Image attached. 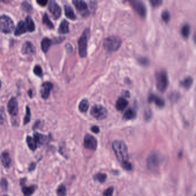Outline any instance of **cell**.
I'll list each match as a JSON object with an SVG mask.
<instances>
[{
	"mask_svg": "<svg viewBox=\"0 0 196 196\" xmlns=\"http://www.w3.org/2000/svg\"><path fill=\"white\" fill-rule=\"evenodd\" d=\"M112 147L116 158L120 164L129 161V153L126 145L120 141H115L112 144Z\"/></svg>",
	"mask_w": 196,
	"mask_h": 196,
	"instance_id": "1",
	"label": "cell"
},
{
	"mask_svg": "<svg viewBox=\"0 0 196 196\" xmlns=\"http://www.w3.org/2000/svg\"><path fill=\"white\" fill-rule=\"evenodd\" d=\"M35 30V25L30 16H27L25 21H21L18 22L14 34L16 36H20L26 32H32Z\"/></svg>",
	"mask_w": 196,
	"mask_h": 196,
	"instance_id": "2",
	"label": "cell"
},
{
	"mask_svg": "<svg viewBox=\"0 0 196 196\" xmlns=\"http://www.w3.org/2000/svg\"><path fill=\"white\" fill-rule=\"evenodd\" d=\"M162 157L160 154L157 153H152L147 157L146 164L148 169L150 170L152 172H156L162 162Z\"/></svg>",
	"mask_w": 196,
	"mask_h": 196,
	"instance_id": "3",
	"label": "cell"
},
{
	"mask_svg": "<svg viewBox=\"0 0 196 196\" xmlns=\"http://www.w3.org/2000/svg\"><path fill=\"white\" fill-rule=\"evenodd\" d=\"M122 40L118 36H110L107 37L103 43L104 48L108 52H114L120 48Z\"/></svg>",
	"mask_w": 196,
	"mask_h": 196,
	"instance_id": "4",
	"label": "cell"
},
{
	"mask_svg": "<svg viewBox=\"0 0 196 196\" xmlns=\"http://www.w3.org/2000/svg\"><path fill=\"white\" fill-rule=\"evenodd\" d=\"M89 37V29H85L78 41L79 53L81 58H85L87 54V45Z\"/></svg>",
	"mask_w": 196,
	"mask_h": 196,
	"instance_id": "5",
	"label": "cell"
},
{
	"mask_svg": "<svg viewBox=\"0 0 196 196\" xmlns=\"http://www.w3.org/2000/svg\"><path fill=\"white\" fill-rule=\"evenodd\" d=\"M156 85L158 89L160 92H164L169 85L168 76L165 71H160L156 75Z\"/></svg>",
	"mask_w": 196,
	"mask_h": 196,
	"instance_id": "6",
	"label": "cell"
},
{
	"mask_svg": "<svg viewBox=\"0 0 196 196\" xmlns=\"http://www.w3.org/2000/svg\"><path fill=\"white\" fill-rule=\"evenodd\" d=\"M14 23L13 20L6 15L0 17V31L5 33H10L13 31Z\"/></svg>",
	"mask_w": 196,
	"mask_h": 196,
	"instance_id": "7",
	"label": "cell"
},
{
	"mask_svg": "<svg viewBox=\"0 0 196 196\" xmlns=\"http://www.w3.org/2000/svg\"><path fill=\"white\" fill-rule=\"evenodd\" d=\"M132 8L138 15L144 18L147 14V9L142 0H129Z\"/></svg>",
	"mask_w": 196,
	"mask_h": 196,
	"instance_id": "8",
	"label": "cell"
},
{
	"mask_svg": "<svg viewBox=\"0 0 196 196\" xmlns=\"http://www.w3.org/2000/svg\"><path fill=\"white\" fill-rule=\"evenodd\" d=\"M91 115L98 120H103L107 115V110L104 107L99 104L93 106L90 110Z\"/></svg>",
	"mask_w": 196,
	"mask_h": 196,
	"instance_id": "9",
	"label": "cell"
},
{
	"mask_svg": "<svg viewBox=\"0 0 196 196\" xmlns=\"http://www.w3.org/2000/svg\"><path fill=\"white\" fill-rule=\"evenodd\" d=\"M48 10L55 19L60 18L62 14V9L55 0H51L49 2Z\"/></svg>",
	"mask_w": 196,
	"mask_h": 196,
	"instance_id": "10",
	"label": "cell"
},
{
	"mask_svg": "<svg viewBox=\"0 0 196 196\" xmlns=\"http://www.w3.org/2000/svg\"><path fill=\"white\" fill-rule=\"evenodd\" d=\"M84 146L89 150H95L98 146L97 140L94 136L87 134L85 136L84 139Z\"/></svg>",
	"mask_w": 196,
	"mask_h": 196,
	"instance_id": "11",
	"label": "cell"
},
{
	"mask_svg": "<svg viewBox=\"0 0 196 196\" xmlns=\"http://www.w3.org/2000/svg\"><path fill=\"white\" fill-rule=\"evenodd\" d=\"M72 2L76 9L83 16L88 14V6L84 0H72Z\"/></svg>",
	"mask_w": 196,
	"mask_h": 196,
	"instance_id": "12",
	"label": "cell"
},
{
	"mask_svg": "<svg viewBox=\"0 0 196 196\" xmlns=\"http://www.w3.org/2000/svg\"><path fill=\"white\" fill-rule=\"evenodd\" d=\"M8 110L9 114L12 116H16L18 114V105L17 99L12 98L8 104Z\"/></svg>",
	"mask_w": 196,
	"mask_h": 196,
	"instance_id": "13",
	"label": "cell"
},
{
	"mask_svg": "<svg viewBox=\"0 0 196 196\" xmlns=\"http://www.w3.org/2000/svg\"><path fill=\"white\" fill-rule=\"evenodd\" d=\"M53 88V85L50 82H45L43 83L41 87V97L46 99L49 97L50 92Z\"/></svg>",
	"mask_w": 196,
	"mask_h": 196,
	"instance_id": "14",
	"label": "cell"
},
{
	"mask_svg": "<svg viewBox=\"0 0 196 196\" xmlns=\"http://www.w3.org/2000/svg\"><path fill=\"white\" fill-rule=\"evenodd\" d=\"M0 160L1 161L2 164L6 168H8L11 165L12 163V159L10 156L9 153L8 152H4L2 153L0 156Z\"/></svg>",
	"mask_w": 196,
	"mask_h": 196,
	"instance_id": "15",
	"label": "cell"
},
{
	"mask_svg": "<svg viewBox=\"0 0 196 196\" xmlns=\"http://www.w3.org/2000/svg\"><path fill=\"white\" fill-rule=\"evenodd\" d=\"M35 48L31 42L27 41L24 43L22 47V53L25 55H32L35 52Z\"/></svg>",
	"mask_w": 196,
	"mask_h": 196,
	"instance_id": "16",
	"label": "cell"
},
{
	"mask_svg": "<svg viewBox=\"0 0 196 196\" xmlns=\"http://www.w3.org/2000/svg\"><path fill=\"white\" fill-rule=\"evenodd\" d=\"M149 102L150 103L154 102L156 106L159 107H163L165 106L164 100L158 96L154 94L150 95L149 97Z\"/></svg>",
	"mask_w": 196,
	"mask_h": 196,
	"instance_id": "17",
	"label": "cell"
},
{
	"mask_svg": "<svg viewBox=\"0 0 196 196\" xmlns=\"http://www.w3.org/2000/svg\"><path fill=\"white\" fill-rule=\"evenodd\" d=\"M64 12L67 18L72 20H75L76 19V15L75 14L74 11L70 5H67L64 6Z\"/></svg>",
	"mask_w": 196,
	"mask_h": 196,
	"instance_id": "18",
	"label": "cell"
},
{
	"mask_svg": "<svg viewBox=\"0 0 196 196\" xmlns=\"http://www.w3.org/2000/svg\"><path fill=\"white\" fill-rule=\"evenodd\" d=\"M128 105V101L125 98H119L116 103V109L118 111H123Z\"/></svg>",
	"mask_w": 196,
	"mask_h": 196,
	"instance_id": "19",
	"label": "cell"
},
{
	"mask_svg": "<svg viewBox=\"0 0 196 196\" xmlns=\"http://www.w3.org/2000/svg\"><path fill=\"white\" fill-rule=\"evenodd\" d=\"M58 32L60 34H66L69 32V24L67 20H63L58 27Z\"/></svg>",
	"mask_w": 196,
	"mask_h": 196,
	"instance_id": "20",
	"label": "cell"
},
{
	"mask_svg": "<svg viewBox=\"0 0 196 196\" xmlns=\"http://www.w3.org/2000/svg\"><path fill=\"white\" fill-rule=\"evenodd\" d=\"M52 40H50L47 37H45L43 39L41 43V49L44 53H47L48 51L49 48L52 45Z\"/></svg>",
	"mask_w": 196,
	"mask_h": 196,
	"instance_id": "21",
	"label": "cell"
},
{
	"mask_svg": "<svg viewBox=\"0 0 196 196\" xmlns=\"http://www.w3.org/2000/svg\"><path fill=\"white\" fill-rule=\"evenodd\" d=\"M34 138L36 139L37 144L44 145L48 142V138L47 136L37 133L34 134Z\"/></svg>",
	"mask_w": 196,
	"mask_h": 196,
	"instance_id": "22",
	"label": "cell"
},
{
	"mask_svg": "<svg viewBox=\"0 0 196 196\" xmlns=\"http://www.w3.org/2000/svg\"><path fill=\"white\" fill-rule=\"evenodd\" d=\"M36 186L32 185L30 187H22V192L24 196H31L36 190Z\"/></svg>",
	"mask_w": 196,
	"mask_h": 196,
	"instance_id": "23",
	"label": "cell"
},
{
	"mask_svg": "<svg viewBox=\"0 0 196 196\" xmlns=\"http://www.w3.org/2000/svg\"><path fill=\"white\" fill-rule=\"evenodd\" d=\"M190 31H191L190 26L189 24H184L181 28V33L183 38L187 39L190 34Z\"/></svg>",
	"mask_w": 196,
	"mask_h": 196,
	"instance_id": "24",
	"label": "cell"
},
{
	"mask_svg": "<svg viewBox=\"0 0 196 196\" xmlns=\"http://www.w3.org/2000/svg\"><path fill=\"white\" fill-rule=\"evenodd\" d=\"M27 143L28 147L31 150H35L37 147V143L35 138H32L31 137H27Z\"/></svg>",
	"mask_w": 196,
	"mask_h": 196,
	"instance_id": "25",
	"label": "cell"
},
{
	"mask_svg": "<svg viewBox=\"0 0 196 196\" xmlns=\"http://www.w3.org/2000/svg\"><path fill=\"white\" fill-rule=\"evenodd\" d=\"M193 82V80L191 77H187L185 79H184L182 81H181L180 85L183 88L186 89H189L192 86Z\"/></svg>",
	"mask_w": 196,
	"mask_h": 196,
	"instance_id": "26",
	"label": "cell"
},
{
	"mask_svg": "<svg viewBox=\"0 0 196 196\" xmlns=\"http://www.w3.org/2000/svg\"><path fill=\"white\" fill-rule=\"evenodd\" d=\"M89 107V103L87 99H83L79 104V109L81 112H86Z\"/></svg>",
	"mask_w": 196,
	"mask_h": 196,
	"instance_id": "27",
	"label": "cell"
},
{
	"mask_svg": "<svg viewBox=\"0 0 196 196\" xmlns=\"http://www.w3.org/2000/svg\"><path fill=\"white\" fill-rule=\"evenodd\" d=\"M135 112L131 108H129L126 110L123 115V118L126 120H130L135 118Z\"/></svg>",
	"mask_w": 196,
	"mask_h": 196,
	"instance_id": "28",
	"label": "cell"
},
{
	"mask_svg": "<svg viewBox=\"0 0 196 196\" xmlns=\"http://www.w3.org/2000/svg\"><path fill=\"white\" fill-rule=\"evenodd\" d=\"M94 179L95 181H97L99 183H104L107 179V175L104 173H97L94 175Z\"/></svg>",
	"mask_w": 196,
	"mask_h": 196,
	"instance_id": "29",
	"label": "cell"
},
{
	"mask_svg": "<svg viewBox=\"0 0 196 196\" xmlns=\"http://www.w3.org/2000/svg\"><path fill=\"white\" fill-rule=\"evenodd\" d=\"M43 23L49 29H54V25L50 20L47 14H44L43 17Z\"/></svg>",
	"mask_w": 196,
	"mask_h": 196,
	"instance_id": "30",
	"label": "cell"
},
{
	"mask_svg": "<svg viewBox=\"0 0 196 196\" xmlns=\"http://www.w3.org/2000/svg\"><path fill=\"white\" fill-rule=\"evenodd\" d=\"M56 193L58 196H67L66 187L64 185H60V186H58L56 190Z\"/></svg>",
	"mask_w": 196,
	"mask_h": 196,
	"instance_id": "31",
	"label": "cell"
},
{
	"mask_svg": "<svg viewBox=\"0 0 196 196\" xmlns=\"http://www.w3.org/2000/svg\"><path fill=\"white\" fill-rule=\"evenodd\" d=\"M31 111H30V108L28 106L26 107V114L24 119V124L26 125L27 123H28L30 120H31Z\"/></svg>",
	"mask_w": 196,
	"mask_h": 196,
	"instance_id": "32",
	"label": "cell"
},
{
	"mask_svg": "<svg viewBox=\"0 0 196 196\" xmlns=\"http://www.w3.org/2000/svg\"><path fill=\"white\" fill-rule=\"evenodd\" d=\"M161 17L164 22H168L170 20V14L168 11L165 10L162 13Z\"/></svg>",
	"mask_w": 196,
	"mask_h": 196,
	"instance_id": "33",
	"label": "cell"
},
{
	"mask_svg": "<svg viewBox=\"0 0 196 196\" xmlns=\"http://www.w3.org/2000/svg\"><path fill=\"white\" fill-rule=\"evenodd\" d=\"M21 6H22V9L27 12H31L32 10V7L31 5L27 1H24L21 4Z\"/></svg>",
	"mask_w": 196,
	"mask_h": 196,
	"instance_id": "34",
	"label": "cell"
},
{
	"mask_svg": "<svg viewBox=\"0 0 196 196\" xmlns=\"http://www.w3.org/2000/svg\"><path fill=\"white\" fill-rule=\"evenodd\" d=\"M34 74L38 76H41L43 75V71L40 66H36L33 69Z\"/></svg>",
	"mask_w": 196,
	"mask_h": 196,
	"instance_id": "35",
	"label": "cell"
},
{
	"mask_svg": "<svg viewBox=\"0 0 196 196\" xmlns=\"http://www.w3.org/2000/svg\"><path fill=\"white\" fill-rule=\"evenodd\" d=\"M114 193V187H108L103 192V196H112Z\"/></svg>",
	"mask_w": 196,
	"mask_h": 196,
	"instance_id": "36",
	"label": "cell"
},
{
	"mask_svg": "<svg viewBox=\"0 0 196 196\" xmlns=\"http://www.w3.org/2000/svg\"><path fill=\"white\" fill-rule=\"evenodd\" d=\"M163 0H149L150 4L153 7H158L162 4Z\"/></svg>",
	"mask_w": 196,
	"mask_h": 196,
	"instance_id": "37",
	"label": "cell"
},
{
	"mask_svg": "<svg viewBox=\"0 0 196 196\" xmlns=\"http://www.w3.org/2000/svg\"><path fill=\"white\" fill-rule=\"evenodd\" d=\"M122 168L126 170H127V171H130L132 169V165L131 164V163L129 162V161L127 162H126L125 163H123L121 164Z\"/></svg>",
	"mask_w": 196,
	"mask_h": 196,
	"instance_id": "38",
	"label": "cell"
},
{
	"mask_svg": "<svg viewBox=\"0 0 196 196\" xmlns=\"http://www.w3.org/2000/svg\"><path fill=\"white\" fill-rule=\"evenodd\" d=\"M0 185L4 190H7L8 187V183L5 178H2L0 182Z\"/></svg>",
	"mask_w": 196,
	"mask_h": 196,
	"instance_id": "39",
	"label": "cell"
},
{
	"mask_svg": "<svg viewBox=\"0 0 196 196\" xmlns=\"http://www.w3.org/2000/svg\"><path fill=\"white\" fill-rule=\"evenodd\" d=\"M36 2L40 6H45L47 4L48 0H36Z\"/></svg>",
	"mask_w": 196,
	"mask_h": 196,
	"instance_id": "40",
	"label": "cell"
},
{
	"mask_svg": "<svg viewBox=\"0 0 196 196\" xmlns=\"http://www.w3.org/2000/svg\"><path fill=\"white\" fill-rule=\"evenodd\" d=\"M91 129L92 132H94V133H96V134H97L99 132V128L98 127V126H94L93 127H92Z\"/></svg>",
	"mask_w": 196,
	"mask_h": 196,
	"instance_id": "41",
	"label": "cell"
},
{
	"mask_svg": "<svg viewBox=\"0 0 196 196\" xmlns=\"http://www.w3.org/2000/svg\"><path fill=\"white\" fill-rule=\"evenodd\" d=\"M139 62L142 64L143 65H147L149 61L146 58H141L139 60Z\"/></svg>",
	"mask_w": 196,
	"mask_h": 196,
	"instance_id": "42",
	"label": "cell"
},
{
	"mask_svg": "<svg viewBox=\"0 0 196 196\" xmlns=\"http://www.w3.org/2000/svg\"><path fill=\"white\" fill-rule=\"evenodd\" d=\"M35 168H36V164L35 163H32L31 165H30V166H29V170L30 172L33 171V170L35 169Z\"/></svg>",
	"mask_w": 196,
	"mask_h": 196,
	"instance_id": "43",
	"label": "cell"
},
{
	"mask_svg": "<svg viewBox=\"0 0 196 196\" xmlns=\"http://www.w3.org/2000/svg\"><path fill=\"white\" fill-rule=\"evenodd\" d=\"M13 0H0V2H5V3H9L11 2Z\"/></svg>",
	"mask_w": 196,
	"mask_h": 196,
	"instance_id": "44",
	"label": "cell"
},
{
	"mask_svg": "<svg viewBox=\"0 0 196 196\" xmlns=\"http://www.w3.org/2000/svg\"><path fill=\"white\" fill-rule=\"evenodd\" d=\"M28 94H29V96H30L31 98L32 97V91L31 89H30V90L28 91Z\"/></svg>",
	"mask_w": 196,
	"mask_h": 196,
	"instance_id": "45",
	"label": "cell"
},
{
	"mask_svg": "<svg viewBox=\"0 0 196 196\" xmlns=\"http://www.w3.org/2000/svg\"><path fill=\"white\" fill-rule=\"evenodd\" d=\"M1 81H0V88H1Z\"/></svg>",
	"mask_w": 196,
	"mask_h": 196,
	"instance_id": "46",
	"label": "cell"
},
{
	"mask_svg": "<svg viewBox=\"0 0 196 196\" xmlns=\"http://www.w3.org/2000/svg\"></svg>",
	"mask_w": 196,
	"mask_h": 196,
	"instance_id": "47",
	"label": "cell"
},
{
	"mask_svg": "<svg viewBox=\"0 0 196 196\" xmlns=\"http://www.w3.org/2000/svg\"></svg>",
	"mask_w": 196,
	"mask_h": 196,
	"instance_id": "48",
	"label": "cell"
}]
</instances>
